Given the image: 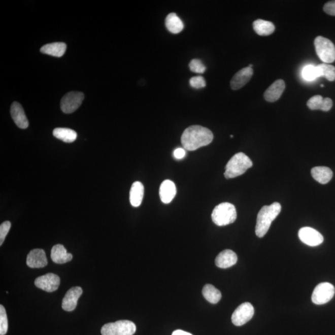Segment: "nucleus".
I'll list each match as a JSON object with an SVG mask.
<instances>
[{"label":"nucleus","instance_id":"f257e3e1","mask_svg":"<svg viewBox=\"0 0 335 335\" xmlns=\"http://www.w3.org/2000/svg\"><path fill=\"white\" fill-rule=\"evenodd\" d=\"M213 139V133L209 128L192 125L184 131L181 141L184 149L194 151L210 144Z\"/></svg>","mask_w":335,"mask_h":335},{"label":"nucleus","instance_id":"f03ea898","mask_svg":"<svg viewBox=\"0 0 335 335\" xmlns=\"http://www.w3.org/2000/svg\"><path fill=\"white\" fill-rule=\"evenodd\" d=\"M281 211V206L278 203L262 207L257 216L255 228L256 236L262 238L266 234L273 220L278 217Z\"/></svg>","mask_w":335,"mask_h":335},{"label":"nucleus","instance_id":"7ed1b4c3","mask_svg":"<svg viewBox=\"0 0 335 335\" xmlns=\"http://www.w3.org/2000/svg\"><path fill=\"white\" fill-rule=\"evenodd\" d=\"M252 166V161L245 153H237L231 158L225 166V177L226 179L238 177L244 174Z\"/></svg>","mask_w":335,"mask_h":335},{"label":"nucleus","instance_id":"20e7f679","mask_svg":"<svg viewBox=\"0 0 335 335\" xmlns=\"http://www.w3.org/2000/svg\"><path fill=\"white\" fill-rule=\"evenodd\" d=\"M211 216L212 221L218 226L231 224L237 219L236 207L228 203L220 204L214 208Z\"/></svg>","mask_w":335,"mask_h":335},{"label":"nucleus","instance_id":"39448f33","mask_svg":"<svg viewBox=\"0 0 335 335\" xmlns=\"http://www.w3.org/2000/svg\"><path fill=\"white\" fill-rule=\"evenodd\" d=\"M315 50L318 57L325 63H330L335 60V46L328 39L318 36L314 41Z\"/></svg>","mask_w":335,"mask_h":335},{"label":"nucleus","instance_id":"423d86ee","mask_svg":"<svg viewBox=\"0 0 335 335\" xmlns=\"http://www.w3.org/2000/svg\"><path fill=\"white\" fill-rule=\"evenodd\" d=\"M136 331L135 324L128 320H119L105 324L100 331L102 335H133Z\"/></svg>","mask_w":335,"mask_h":335},{"label":"nucleus","instance_id":"0eeeda50","mask_svg":"<svg viewBox=\"0 0 335 335\" xmlns=\"http://www.w3.org/2000/svg\"><path fill=\"white\" fill-rule=\"evenodd\" d=\"M333 285L329 283H322L315 287L312 293V300L317 305H323L330 301L334 295Z\"/></svg>","mask_w":335,"mask_h":335},{"label":"nucleus","instance_id":"6e6552de","mask_svg":"<svg viewBox=\"0 0 335 335\" xmlns=\"http://www.w3.org/2000/svg\"><path fill=\"white\" fill-rule=\"evenodd\" d=\"M84 94L79 91H71L62 97L60 103L61 111L65 114H71L77 111L82 105Z\"/></svg>","mask_w":335,"mask_h":335},{"label":"nucleus","instance_id":"1a4fd4ad","mask_svg":"<svg viewBox=\"0 0 335 335\" xmlns=\"http://www.w3.org/2000/svg\"><path fill=\"white\" fill-rule=\"evenodd\" d=\"M255 313L254 307L249 303L241 304L234 311L231 316L233 325L240 326L245 325L253 318Z\"/></svg>","mask_w":335,"mask_h":335},{"label":"nucleus","instance_id":"9d476101","mask_svg":"<svg viewBox=\"0 0 335 335\" xmlns=\"http://www.w3.org/2000/svg\"><path fill=\"white\" fill-rule=\"evenodd\" d=\"M298 236L301 242L310 247H317L323 242L322 234L311 227H306L300 228L298 231Z\"/></svg>","mask_w":335,"mask_h":335},{"label":"nucleus","instance_id":"9b49d317","mask_svg":"<svg viewBox=\"0 0 335 335\" xmlns=\"http://www.w3.org/2000/svg\"><path fill=\"white\" fill-rule=\"evenodd\" d=\"M60 283V278L53 273L41 276L36 279L35 282L36 287L48 292H54L57 290Z\"/></svg>","mask_w":335,"mask_h":335},{"label":"nucleus","instance_id":"f8f14e48","mask_svg":"<svg viewBox=\"0 0 335 335\" xmlns=\"http://www.w3.org/2000/svg\"><path fill=\"white\" fill-rule=\"evenodd\" d=\"M83 294V290L80 287H74L66 293L62 300L61 307L64 311L72 312L77 306L78 298Z\"/></svg>","mask_w":335,"mask_h":335},{"label":"nucleus","instance_id":"ddd939ff","mask_svg":"<svg viewBox=\"0 0 335 335\" xmlns=\"http://www.w3.org/2000/svg\"><path fill=\"white\" fill-rule=\"evenodd\" d=\"M253 75L252 68L249 66L245 67L237 72L230 82V86L233 90H237L244 87L246 84L251 80Z\"/></svg>","mask_w":335,"mask_h":335},{"label":"nucleus","instance_id":"4468645a","mask_svg":"<svg viewBox=\"0 0 335 335\" xmlns=\"http://www.w3.org/2000/svg\"><path fill=\"white\" fill-rule=\"evenodd\" d=\"M26 264L31 268H41L46 266L47 262L46 252L43 249H34L28 254Z\"/></svg>","mask_w":335,"mask_h":335},{"label":"nucleus","instance_id":"2eb2a0df","mask_svg":"<svg viewBox=\"0 0 335 335\" xmlns=\"http://www.w3.org/2000/svg\"><path fill=\"white\" fill-rule=\"evenodd\" d=\"M11 115L17 126L22 129H25L29 126V122L23 108L18 102H14L11 105L10 110Z\"/></svg>","mask_w":335,"mask_h":335},{"label":"nucleus","instance_id":"dca6fc26","mask_svg":"<svg viewBox=\"0 0 335 335\" xmlns=\"http://www.w3.org/2000/svg\"><path fill=\"white\" fill-rule=\"evenodd\" d=\"M286 85L283 80L275 81L264 93V99L268 102L273 103L278 100L283 94Z\"/></svg>","mask_w":335,"mask_h":335},{"label":"nucleus","instance_id":"f3484780","mask_svg":"<svg viewBox=\"0 0 335 335\" xmlns=\"http://www.w3.org/2000/svg\"><path fill=\"white\" fill-rule=\"evenodd\" d=\"M159 194L162 202L164 204L171 203L177 194L175 184L169 180H164L161 184Z\"/></svg>","mask_w":335,"mask_h":335},{"label":"nucleus","instance_id":"a211bd4d","mask_svg":"<svg viewBox=\"0 0 335 335\" xmlns=\"http://www.w3.org/2000/svg\"><path fill=\"white\" fill-rule=\"evenodd\" d=\"M238 258L236 253L230 250H225L222 251L216 257V265L217 267L226 269L237 263Z\"/></svg>","mask_w":335,"mask_h":335},{"label":"nucleus","instance_id":"6ab92c4d","mask_svg":"<svg viewBox=\"0 0 335 335\" xmlns=\"http://www.w3.org/2000/svg\"><path fill=\"white\" fill-rule=\"evenodd\" d=\"M307 105L311 110L328 111L333 106V100L329 97L323 98L320 95H316L309 99Z\"/></svg>","mask_w":335,"mask_h":335},{"label":"nucleus","instance_id":"aec40b11","mask_svg":"<svg viewBox=\"0 0 335 335\" xmlns=\"http://www.w3.org/2000/svg\"><path fill=\"white\" fill-rule=\"evenodd\" d=\"M73 258L71 253H67L64 246L57 244L52 247L51 250V259L55 263L64 264L71 261Z\"/></svg>","mask_w":335,"mask_h":335},{"label":"nucleus","instance_id":"412c9836","mask_svg":"<svg viewBox=\"0 0 335 335\" xmlns=\"http://www.w3.org/2000/svg\"><path fill=\"white\" fill-rule=\"evenodd\" d=\"M144 187L140 181H136L131 186L130 191V203L135 208L141 206L143 200Z\"/></svg>","mask_w":335,"mask_h":335},{"label":"nucleus","instance_id":"4be33fe9","mask_svg":"<svg viewBox=\"0 0 335 335\" xmlns=\"http://www.w3.org/2000/svg\"><path fill=\"white\" fill-rule=\"evenodd\" d=\"M312 177L317 182L325 184L328 183L333 177V172L328 167L316 166L311 170Z\"/></svg>","mask_w":335,"mask_h":335},{"label":"nucleus","instance_id":"5701e85b","mask_svg":"<svg viewBox=\"0 0 335 335\" xmlns=\"http://www.w3.org/2000/svg\"><path fill=\"white\" fill-rule=\"evenodd\" d=\"M66 49V45L65 43H54L42 47L41 52L55 57H61L65 54Z\"/></svg>","mask_w":335,"mask_h":335},{"label":"nucleus","instance_id":"b1692460","mask_svg":"<svg viewBox=\"0 0 335 335\" xmlns=\"http://www.w3.org/2000/svg\"><path fill=\"white\" fill-rule=\"evenodd\" d=\"M253 27L257 35L262 36L272 35L275 30V26L273 22L260 19L253 22Z\"/></svg>","mask_w":335,"mask_h":335},{"label":"nucleus","instance_id":"393cba45","mask_svg":"<svg viewBox=\"0 0 335 335\" xmlns=\"http://www.w3.org/2000/svg\"><path fill=\"white\" fill-rule=\"evenodd\" d=\"M165 25L167 29L173 34H178L182 31L184 29L183 22L179 18L177 14L170 13L166 16Z\"/></svg>","mask_w":335,"mask_h":335},{"label":"nucleus","instance_id":"a878e982","mask_svg":"<svg viewBox=\"0 0 335 335\" xmlns=\"http://www.w3.org/2000/svg\"><path fill=\"white\" fill-rule=\"evenodd\" d=\"M53 135L66 143H72L77 138V133L68 128H56L53 131Z\"/></svg>","mask_w":335,"mask_h":335},{"label":"nucleus","instance_id":"bb28decb","mask_svg":"<svg viewBox=\"0 0 335 335\" xmlns=\"http://www.w3.org/2000/svg\"><path fill=\"white\" fill-rule=\"evenodd\" d=\"M203 294L207 300L213 304L219 303L222 298L220 290L211 284H206L204 286Z\"/></svg>","mask_w":335,"mask_h":335},{"label":"nucleus","instance_id":"cd10ccee","mask_svg":"<svg viewBox=\"0 0 335 335\" xmlns=\"http://www.w3.org/2000/svg\"><path fill=\"white\" fill-rule=\"evenodd\" d=\"M317 66L319 77H323L329 82L335 80V67L328 63L320 64Z\"/></svg>","mask_w":335,"mask_h":335},{"label":"nucleus","instance_id":"c85d7f7f","mask_svg":"<svg viewBox=\"0 0 335 335\" xmlns=\"http://www.w3.org/2000/svg\"><path fill=\"white\" fill-rule=\"evenodd\" d=\"M303 77L307 81H312L319 77L317 66L309 65L306 66L302 72Z\"/></svg>","mask_w":335,"mask_h":335},{"label":"nucleus","instance_id":"c756f323","mask_svg":"<svg viewBox=\"0 0 335 335\" xmlns=\"http://www.w3.org/2000/svg\"><path fill=\"white\" fill-rule=\"evenodd\" d=\"M8 329V317L5 307L0 306V334H7Z\"/></svg>","mask_w":335,"mask_h":335},{"label":"nucleus","instance_id":"7c9ffc66","mask_svg":"<svg viewBox=\"0 0 335 335\" xmlns=\"http://www.w3.org/2000/svg\"><path fill=\"white\" fill-rule=\"evenodd\" d=\"M189 66L191 71L197 74H204L206 70V67L199 59H193L190 61Z\"/></svg>","mask_w":335,"mask_h":335},{"label":"nucleus","instance_id":"2f4dec72","mask_svg":"<svg viewBox=\"0 0 335 335\" xmlns=\"http://www.w3.org/2000/svg\"><path fill=\"white\" fill-rule=\"evenodd\" d=\"M191 87L195 89H200L206 87V82L204 77L201 76L192 77L189 80Z\"/></svg>","mask_w":335,"mask_h":335},{"label":"nucleus","instance_id":"473e14b6","mask_svg":"<svg viewBox=\"0 0 335 335\" xmlns=\"http://www.w3.org/2000/svg\"><path fill=\"white\" fill-rule=\"evenodd\" d=\"M11 225L10 221H5L0 225V245L4 244L6 237L10 230Z\"/></svg>","mask_w":335,"mask_h":335},{"label":"nucleus","instance_id":"72a5a7b5","mask_svg":"<svg viewBox=\"0 0 335 335\" xmlns=\"http://www.w3.org/2000/svg\"><path fill=\"white\" fill-rule=\"evenodd\" d=\"M323 10L329 15L335 16V1L326 3L324 5Z\"/></svg>","mask_w":335,"mask_h":335},{"label":"nucleus","instance_id":"f704fd0d","mask_svg":"<svg viewBox=\"0 0 335 335\" xmlns=\"http://www.w3.org/2000/svg\"><path fill=\"white\" fill-rule=\"evenodd\" d=\"M175 157L177 159H181L184 157V156L186 155V151L184 149L182 148H178V149H176L173 153Z\"/></svg>","mask_w":335,"mask_h":335},{"label":"nucleus","instance_id":"c9c22d12","mask_svg":"<svg viewBox=\"0 0 335 335\" xmlns=\"http://www.w3.org/2000/svg\"><path fill=\"white\" fill-rule=\"evenodd\" d=\"M172 335H192V334L188 333V332L181 330V329H178V330H176L174 332H173Z\"/></svg>","mask_w":335,"mask_h":335},{"label":"nucleus","instance_id":"e433bc0d","mask_svg":"<svg viewBox=\"0 0 335 335\" xmlns=\"http://www.w3.org/2000/svg\"><path fill=\"white\" fill-rule=\"evenodd\" d=\"M248 66L250 67V68H252L253 65L252 64H250L249 66Z\"/></svg>","mask_w":335,"mask_h":335},{"label":"nucleus","instance_id":"4c0bfd02","mask_svg":"<svg viewBox=\"0 0 335 335\" xmlns=\"http://www.w3.org/2000/svg\"><path fill=\"white\" fill-rule=\"evenodd\" d=\"M324 85H321V87H323Z\"/></svg>","mask_w":335,"mask_h":335},{"label":"nucleus","instance_id":"58836bf2","mask_svg":"<svg viewBox=\"0 0 335 335\" xmlns=\"http://www.w3.org/2000/svg\"><path fill=\"white\" fill-rule=\"evenodd\" d=\"M230 138H233V136H230Z\"/></svg>","mask_w":335,"mask_h":335}]
</instances>
